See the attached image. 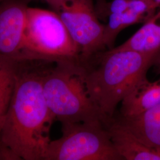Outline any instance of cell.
Returning a JSON list of instances; mask_svg holds the SVG:
<instances>
[{
  "instance_id": "6da1fadb",
  "label": "cell",
  "mask_w": 160,
  "mask_h": 160,
  "mask_svg": "<svg viewBox=\"0 0 160 160\" xmlns=\"http://www.w3.org/2000/svg\"><path fill=\"white\" fill-rule=\"evenodd\" d=\"M20 60L11 102L0 132V160H43L55 116L42 88L44 66Z\"/></svg>"
},
{
  "instance_id": "7a4b0ae2",
  "label": "cell",
  "mask_w": 160,
  "mask_h": 160,
  "mask_svg": "<svg viewBox=\"0 0 160 160\" xmlns=\"http://www.w3.org/2000/svg\"><path fill=\"white\" fill-rule=\"evenodd\" d=\"M160 53L109 49L85 65L87 89L106 125L114 119L118 105L143 80Z\"/></svg>"
},
{
  "instance_id": "3957f363",
  "label": "cell",
  "mask_w": 160,
  "mask_h": 160,
  "mask_svg": "<svg viewBox=\"0 0 160 160\" xmlns=\"http://www.w3.org/2000/svg\"><path fill=\"white\" fill-rule=\"evenodd\" d=\"M42 88L49 109L61 123H103L87 89L86 69L79 61L54 62L53 67L43 68Z\"/></svg>"
},
{
  "instance_id": "277c9868",
  "label": "cell",
  "mask_w": 160,
  "mask_h": 160,
  "mask_svg": "<svg viewBox=\"0 0 160 160\" xmlns=\"http://www.w3.org/2000/svg\"><path fill=\"white\" fill-rule=\"evenodd\" d=\"M79 48L57 12L28 7L20 60L80 61Z\"/></svg>"
},
{
  "instance_id": "5b68a950",
  "label": "cell",
  "mask_w": 160,
  "mask_h": 160,
  "mask_svg": "<svg viewBox=\"0 0 160 160\" xmlns=\"http://www.w3.org/2000/svg\"><path fill=\"white\" fill-rule=\"evenodd\" d=\"M62 137L51 141L43 160H122L102 121L62 123Z\"/></svg>"
},
{
  "instance_id": "8992f818",
  "label": "cell",
  "mask_w": 160,
  "mask_h": 160,
  "mask_svg": "<svg viewBox=\"0 0 160 160\" xmlns=\"http://www.w3.org/2000/svg\"><path fill=\"white\" fill-rule=\"evenodd\" d=\"M79 48L80 63L85 65L104 51V24L100 22L93 0H68L57 11Z\"/></svg>"
},
{
  "instance_id": "52a82bcc",
  "label": "cell",
  "mask_w": 160,
  "mask_h": 160,
  "mask_svg": "<svg viewBox=\"0 0 160 160\" xmlns=\"http://www.w3.org/2000/svg\"><path fill=\"white\" fill-rule=\"evenodd\" d=\"M26 0L0 3V54L20 60L28 6Z\"/></svg>"
},
{
  "instance_id": "ba28073f",
  "label": "cell",
  "mask_w": 160,
  "mask_h": 160,
  "mask_svg": "<svg viewBox=\"0 0 160 160\" xmlns=\"http://www.w3.org/2000/svg\"><path fill=\"white\" fill-rule=\"evenodd\" d=\"M114 148L123 160H160V151L142 143L119 120L106 125Z\"/></svg>"
},
{
  "instance_id": "9c48e42d",
  "label": "cell",
  "mask_w": 160,
  "mask_h": 160,
  "mask_svg": "<svg viewBox=\"0 0 160 160\" xmlns=\"http://www.w3.org/2000/svg\"><path fill=\"white\" fill-rule=\"evenodd\" d=\"M119 121L150 148L160 151V103L137 116Z\"/></svg>"
},
{
  "instance_id": "30bf717a",
  "label": "cell",
  "mask_w": 160,
  "mask_h": 160,
  "mask_svg": "<svg viewBox=\"0 0 160 160\" xmlns=\"http://www.w3.org/2000/svg\"><path fill=\"white\" fill-rule=\"evenodd\" d=\"M160 103V79L139 83L122 102L121 118H131Z\"/></svg>"
},
{
  "instance_id": "8fae6325",
  "label": "cell",
  "mask_w": 160,
  "mask_h": 160,
  "mask_svg": "<svg viewBox=\"0 0 160 160\" xmlns=\"http://www.w3.org/2000/svg\"><path fill=\"white\" fill-rule=\"evenodd\" d=\"M111 49L143 53H160V10L145 22L143 26L126 42Z\"/></svg>"
},
{
  "instance_id": "7c38bea8",
  "label": "cell",
  "mask_w": 160,
  "mask_h": 160,
  "mask_svg": "<svg viewBox=\"0 0 160 160\" xmlns=\"http://www.w3.org/2000/svg\"><path fill=\"white\" fill-rule=\"evenodd\" d=\"M20 60L0 54V132L16 85Z\"/></svg>"
},
{
  "instance_id": "4fadbf2b",
  "label": "cell",
  "mask_w": 160,
  "mask_h": 160,
  "mask_svg": "<svg viewBox=\"0 0 160 160\" xmlns=\"http://www.w3.org/2000/svg\"><path fill=\"white\" fill-rule=\"evenodd\" d=\"M108 17L104 30V42L108 50L114 48L115 40L122 30L132 24L144 22L142 17L129 8L122 13L110 14Z\"/></svg>"
},
{
  "instance_id": "5bb4252c",
  "label": "cell",
  "mask_w": 160,
  "mask_h": 160,
  "mask_svg": "<svg viewBox=\"0 0 160 160\" xmlns=\"http://www.w3.org/2000/svg\"><path fill=\"white\" fill-rule=\"evenodd\" d=\"M130 0H112L106 2L102 11L98 14V16H109L112 14H120L128 9Z\"/></svg>"
},
{
  "instance_id": "9a60e30c",
  "label": "cell",
  "mask_w": 160,
  "mask_h": 160,
  "mask_svg": "<svg viewBox=\"0 0 160 160\" xmlns=\"http://www.w3.org/2000/svg\"><path fill=\"white\" fill-rule=\"evenodd\" d=\"M28 2L30 0H26ZM48 3L51 6L53 11H57L58 9L63 5L65 2L68 1V0H40Z\"/></svg>"
},
{
  "instance_id": "2e32d148",
  "label": "cell",
  "mask_w": 160,
  "mask_h": 160,
  "mask_svg": "<svg viewBox=\"0 0 160 160\" xmlns=\"http://www.w3.org/2000/svg\"><path fill=\"white\" fill-rule=\"evenodd\" d=\"M151 7L154 10H157V8H160V0H145Z\"/></svg>"
},
{
  "instance_id": "e0dca14e",
  "label": "cell",
  "mask_w": 160,
  "mask_h": 160,
  "mask_svg": "<svg viewBox=\"0 0 160 160\" xmlns=\"http://www.w3.org/2000/svg\"><path fill=\"white\" fill-rule=\"evenodd\" d=\"M97 10H96L97 12H100L103 8V7L106 4V2L105 0H97Z\"/></svg>"
},
{
  "instance_id": "ac0fdd59",
  "label": "cell",
  "mask_w": 160,
  "mask_h": 160,
  "mask_svg": "<svg viewBox=\"0 0 160 160\" xmlns=\"http://www.w3.org/2000/svg\"><path fill=\"white\" fill-rule=\"evenodd\" d=\"M155 64L157 65V73L160 74V54L158 58H157Z\"/></svg>"
},
{
  "instance_id": "d6986e66",
  "label": "cell",
  "mask_w": 160,
  "mask_h": 160,
  "mask_svg": "<svg viewBox=\"0 0 160 160\" xmlns=\"http://www.w3.org/2000/svg\"><path fill=\"white\" fill-rule=\"evenodd\" d=\"M4 1V0H0V3H1L2 1Z\"/></svg>"
},
{
  "instance_id": "ffe728a7",
  "label": "cell",
  "mask_w": 160,
  "mask_h": 160,
  "mask_svg": "<svg viewBox=\"0 0 160 160\" xmlns=\"http://www.w3.org/2000/svg\"></svg>"
}]
</instances>
